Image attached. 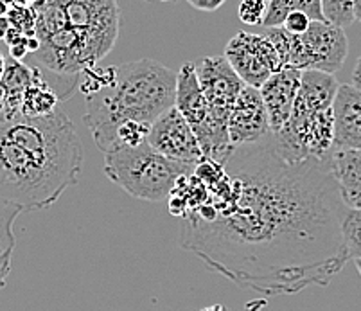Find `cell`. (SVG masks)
I'll list each match as a JSON object with an SVG mask.
<instances>
[{
  "mask_svg": "<svg viewBox=\"0 0 361 311\" xmlns=\"http://www.w3.org/2000/svg\"><path fill=\"white\" fill-rule=\"evenodd\" d=\"M9 28H11V22H9L8 15H0V40H4Z\"/></svg>",
  "mask_w": 361,
  "mask_h": 311,
  "instance_id": "obj_26",
  "label": "cell"
},
{
  "mask_svg": "<svg viewBox=\"0 0 361 311\" xmlns=\"http://www.w3.org/2000/svg\"><path fill=\"white\" fill-rule=\"evenodd\" d=\"M176 74L160 61H128L116 67L108 85L85 94L83 121L103 153L117 146V132L126 123L153 124L176 103Z\"/></svg>",
  "mask_w": 361,
  "mask_h": 311,
  "instance_id": "obj_4",
  "label": "cell"
},
{
  "mask_svg": "<svg viewBox=\"0 0 361 311\" xmlns=\"http://www.w3.org/2000/svg\"><path fill=\"white\" fill-rule=\"evenodd\" d=\"M354 264H356L357 272H360V276H361V257H356V260H353Z\"/></svg>",
  "mask_w": 361,
  "mask_h": 311,
  "instance_id": "obj_31",
  "label": "cell"
},
{
  "mask_svg": "<svg viewBox=\"0 0 361 311\" xmlns=\"http://www.w3.org/2000/svg\"><path fill=\"white\" fill-rule=\"evenodd\" d=\"M157 2H173V0H157Z\"/></svg>",
  "mask_w": 361,
  "mask_h": 311,
  "instance_id": "obj_32",
  "label": "cell"
},
{
  "mask_svg": "<svg viewBox=\"0 0 361 311\" xmlns=\"http://www.w3.org/2000/svg\"><path fill=\"white\" fill-rule=\"evenodd\" d=\"M83 148L60 108L49 116L0 117V202L44 211L78 184Z\"/></svg>",
  "mask_w": 361,
  "mask_h": 311,
  "instance_id": "obj_2",
  "label": "cell"
},
{
  "mask_svg": "<svg viewBox=\"0 0 361 311\" xmlns=\"http://www.w3.org/2000/svg\"><path fill=\"white\" fill-rule=\"evenodd\" d=\"M147 142L157 152L178 162L196 164L203 157L195 130L176 104L167 108L166 112L151 124Z\"/></svg>",
  "mask_w": 361,
  "mask_h": 311,
  "instance_id": "obj_10",
  "label": "cell"
},
{
  "mask_svg": "<svg viewBox=\"0 0 361 311\" xmlns=\"http://www.w3.org/2000/svg\"><path fill=\"white\" fill-rule=\"evenodd\" d=\"M185 2L187 4H191L195 9H198V11L212 13L216 11V9L221 8L226 0H185Z\"/></svg>",
  "mask_w": 361,
  "mask_h": 311,
  "instance_id": "obj_23",
  "label": "cell"
},
{
  "mask_svg": "<svg viewBox=\"0 0 361 311\" xmlns=\"http://www.w3.org/2000/svg\"><path fill=\"white\" fill-rule=\"evenodd\" d=\"M271 132L270 116L261 90L245 85L228 117V135L234 146L257 142Z\"/></svg>",
  "mask_w": 361,
  "mask_h": 311,
  "instance_id": "obj_11",
  "label": "cell"
},
{
  "mask_svg": "<svg viewBox=\"0 0 361 311\" xmlns=\"http://www.w3.org/2000/svg\"><path fill=\"white\" fill-rule=\"evenodd\" d=\"M13 254H2L0 255V291L4 290L6 281H8L9 272H11Z\"/></svg>",
  "mask_w": 361,
  "mask_h": 311,
  "instance_id": "obj_24",
  "label": "cell"
},
{
  "mask_svg": "<svg viewBox=\"0 0 361 311\" xmlns=\"http://www.w3.org/2000/svg\"><path fill=\"white\" fill-rule=\"evenodd\" d=\"M311 22H313V18L307 13L291 11L288 13V16L282 22V28L286 29V31L293 32V35H302V32H306L310 29Z\"/></svg>",
  "mask_w": 361,
  "mask_h": 311,
  "instance_id": "obj_22",
  "label": "cell"
},
{
  "mask_svg": "<svg viewBox=\"0 0 361 311\" xmlns=\"http://www.w3.org/2000/svg\"><path fill=\"white\" fill-rule=\"evenodd\" d=\"M176 106L185 116L200 140L203 155L218 162H226L234 152L228 126L218 121L212 114L209 101L200 85L196 63L187 61L176 74Z\"/></svg>",
  "mask_w": 361,
  "mask_h": 311,
  "instance_id": "obj_7",
  "label": "cell"
},
{
  "mask_svg": "<svg viewBox=\"0 0 361 311\" xmlns=\"http://www.w3.org/2000/svg\"><path fill=\"white\" fill-rule=\"evenodd\" d=\"M266 35L281 54L282 68H317L334 74L343 67L349 52L343 28L329 20H313L302 35H293L282 25L268 28Z\"/></svg>",
  "mask_w": 361,
  "mask_h": 311,
  "instance_id": "obj_6",
  "label": "cell"
},
{
  "mask_svg": "<svg viewBox=\"0 0 361 311\" xmlns=\"http://www.w3.org/2000/svg\"><path fill=\"white\" fill-rule=\"evenodd\" d=\"M9 11V4L6 0H0V15H8Z\"/></svg>",
  "mask_w": 361,
  "mask_h": 311,
  "instance_id": "obj_30",
  "label": "cell"
},
{
  "mask_svg": "<svg viewBox=\"0 0 361 311\" xmlns=\"http://www.w3.org/2000/svg\"><path fill=\"white\" fill-rule=\"evenodd\" d=\"M225 168L232 193L182 218L178 243L211 272L266 297L327 286L350 260L347 205L331 159L290 160L274 133L235 146Z\"/></svg>",
  "mask_w": 361,
  "mask_h": 311,
  "instance_id": "obj_1",
  "label": "cell"
},
{
  "mask_svg": "<svg viewBox=\"0 0 361 311\" xmlns=\"http://www.w3.org/2000/svg\"><path fill=\"white\" fill-rule=\"evenodd\" d=\"M354 18L361 22V0H354Z\"/></svg>",
  "mask_w": 361,
  "mask_h": 311,
  "instance_id": "obj_28",
  "label": "cell"
},
{
  "mask_svg": "<svg viewBox=\"0 0 361 311\" xmlns=\"http://www.w3.org/2000/svg\"><path fill=\"white\" fill-rule=\"evenodd\" d=\"M196 74L214 117L228 126L232 106L246 83L232 67L231 61L226 60L225 54L200 60L196 63Z\"/></svg>",
  "mask_w": 361,
  "mask_h": 311,
  "instance_id": "obj_9",
  "label": "cell"
},
{
  "mask_svg": "<svg viewBox=\"0 0 361 311\" xmlns=\"http://www.w3.org/2000/svg\"><path fill=\"white\" fill-rule=\"evenodd\" d=\"M331 171L349 209H361V150H334Z\"/></svg>",
  "mask_w": 361,
  "mask_h": 311,
  "instance_id": "obj_15",
  "label": "cell"
},
{
  "mask_svg": "<svg viewBox=\"0 0 361 311\" xmlns=\"http://www.w3.org/2000/svg\"><path fill=\"white\" fill-rule=\"evenodd\" d=\"M322 9L326 20L347 28L353 24L354 18V0H322Z\"/></svg>",
  "mask_w": 361,
  "mask_h": 311,
  "instance_id": "obj_20",
  "label": "cell"
},
{
  "mask_svg": "<svg viewBox=\"0 0 361 311\" xmlns=\"http://www.w3.org/2000/svg\"><path fill=\"white\" fill-rule=\"evenodd\" d=\"M38 67H29L22 60L9 56L4 78L0 81V117L11 119L22 116V99L32 83Z\"/></svg>",
  "mask_w": 361,
  "mask_h": 311,
  "instance_id": "obj_14",
  "label": "cell"
},
{
  "mask_svg": "<svg viewBox=\"0 0 361 311\" xmlns=\"http://www.w3.org/2000/svg\"><path fill=\"white\" fill-rule=\"evenodd\" d=\"M60 94L56 92L54 88L49 85V81L44 76V72L38 67L35 80L27 87V90L24 94V99H22V116H49V114L56 112L60 108Z\"/></svg>",
  "mask_w": 361,
  "mask_h": 311,
  "instance_id": "obj_16",
  "label": "cell"
},
{
  "mask_svg": "<svg viewBox=\"0 0 361 311\" xmlns=\"http://www.w3.org/2000/svg\"><path fill=\"white\" fill-rule=\"evenodd\" d=\"M353 85H356L357 88H361V58L357 60L356 67H354L353 72Z\"/></svg>",
  "mask_w": 361,
  "mask_h": 311,
  "instance_id": "obj_27",
  "label": "cell"
},
{
  "mask_svg": "<svg viewBox=\"0 0 361 311\" xmlns=\"http://www.w3.org/2000/svg\"><path fill=\"white\" fill-rule=\"evenodd\" d=\"M268 11V0H241L238 16L243 24L262 25Z\"/></svg>",
  "mask_w": 361,
  "mask_h": 311,
  "instance_id": "obj_21",
  "label": "cell"
},
{
  "mask_svg": "<svg viewBox=\"0 0 361 311\" xmlns=\"http://www.w3.org/2000/svg\"><path fill=\"white\" fill-rule=\"evenodd\" d=\"M195 166L162 155L147 140L137 146L110 150L103 160V171L110 182L133 198L146 202L169 198L180 176L191 173Z\"/></svg>",
  "mask_w": 361,
  "mask_h": 311,
  "instance_id": "obj_5",
  "label": "cell"
},
{
  "mask_svg": "<svg viewBox=\"0 0 361 311\" xmlns=\"http://www.w3.org/2000/svg\"><path fill=\"white\" fill-rule=\"evenodd\" d=\"M291 11H304L313 20H326L324 9H322V0H268V11H266L262 25L264 28L282 25L288 13Z\"/></svg>",
  "mask_w": 361,
  "mask_h": 311,
  "instance_id": "obj_17",
  "label": "cell"
},
{
  "mask_svg": "<svg viewBox=\"0 0 361 311\" xmlns=\"http://www.w3.org/2000/svg\"><path fill=\"white\" fill-rule=\"evenodd\" d=\"M225 56L246 85L257 88H261L274 72L282 68L281 54L266 32H235L226 44Z\"/></svg>",
  "mask_w": 361,
  "mask_h": 311,
  "instance_id": "obj_8",
  "label": "cell"
},
{
  "mask_svg": "<svg viewBox=\"0 0 361 311\" xmlns=\"http://www.w3.org/2000/svg\"><path fill=\"white\" fill-rule=\"evenodd\" d=\"M117 0H47L38 15V63L75 83L85 68L108 56L119 36Z\"/></svg>",
  "mask_w": 361,
  "mask_h": 311,
  "instance_id": "obj_3",
  "label": "cell"
},
{
  "mask_svg": "<svg viewBox=\"0 0 361 311\" xmlns=\"http://www.w3.org/2000/svg\"><path fill=\"white\" fill-rule=\"evenodd\" d=\"M6 65H8V61H6L4 54H2V52H0V81H2V78H4Z\"/></svg>",
  "mask_w": 361,
  "mask_h": 311,
  "instance_id": "obj_29",
  "label": "cell"
},
{
  "mask_svg": "<svg viewBox=\"0 0 361 311\" xmlns=\"http://www.w3.org/2000/svg\"><path fill=\"white\" fill-rule=\"evenodd\" d=\"M334 148L361 150V88L340 85L334 97Z\"/></svg>",
  "mask_w": 361,
  "mask_h": 311,
  "instance_id": "obj_13",
  "label": "cell"
},
{
  "mask_svg": "<svg viewBox=\"0 0 361 311\" xmlns=\"http://www.w3.org/2000/svg\"><path fill=\"white\" fill-rule=\"evenodd\" d=\"M29 54V47H27V38L24 42H18V44L9 45V56L15 58V60H24L25 56Z\"/></svg>",
  "mask_w": 361,
  "mask_h": 311,
  "instance_id": "obj_25",
  "label": "cell"
},
{
  "mask_svg": "<svg viewBox=\"0 0 361 311\" xmlns=\"http://www.w3.org/2000/svg\"><path fill=\"white\" fill-rule=\"evenodd\" d=\"M343 241L350 260L361 257V209H347L343 218Z\"/></svg>",
  "mask_w": 361,
  "mask_h": 311,
  "instance_id": "obj_19",
  "label": "cell"
},
{
  "mask_svg": "<svg viewBox=\"0 0 361 311\" xmlns=\"http://www.w3.org/2000/svg\"><path fill=\"white\" fill-rule=\"evenodd\" d=\"M302 83L300 68H279L261 85V96L270 116L271 132L281 130L293 114Z\"/></svg>",
  "mask_w": 361,
  "mask_h": 311,
  "instance_id": "obj_12",
  "label": "cell"
},
{
  "mask_svg": "<svg viewBox=\"0 0 361 311\" xmlns=\"http://www.w3.org/2000/svg\"><path fill=\"white\" fill-rule=\"evenodd\" d=\"M22 212L24 211L16 205L0 202V255L13 254V250H15L16 240L15 232H13V224Z\"/></svg>",
  "mask_w": 361,
  "mask_h": 311,
  "instance_id": "obj_18",
  "label": "cell"
}]
</instances>
